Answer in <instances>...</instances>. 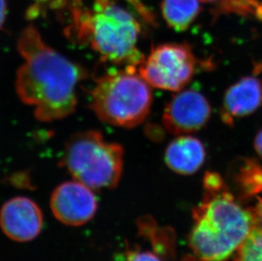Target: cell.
<instances>
[{
    "instance_id": "6da1fadb",
    "label": "cell",
    "mask_w": 262,
    "mask_h": 261,
    "mask_svg": "<svg viewBox=\"0 0 262 261\" xmlns=\"http://www.w3.org/2000/svg\"><path fill=\"white\" fill-rule=\"evenodd\" d=\"M24 63L18 70L15 89L20 100L33 108L41 121L64 118L75 111L77 86L84 71L45 44L39 32L29 27L18 41Z\"/></svg>"
},
{
    "instance_id": "7a4b0ae2",
    "label": "cell",
    "mask_w": 262,
    "mask_h": 261,
    "mask_svg": "<svg viewBox=\"0 0 262 261\" xmlns=\"http://www.w3.org/2000/svg\"><path fill=\"white\" fill-rule=\"evenodd\" d=\"M222 188L208 191L193 212L189 247L200 261L228 260L255 227L251 212Z\"/></svg>"
},
{
    "instance_id": "3957f363",
    "label": "cell",
    "mask_w": 262,
    "mask_h": 261,
    "mask_svg": "<svg viewBox=\"0 0 262 261\" xmlns=\"http://www.w3.org/2000/svg\"><path fill=\"white\" fill-rule=\"evenodd\" d=\"M74 32L105 61L126 68L144 59L137 46L139 23L113 0H95L90 9L76 11Z\"/></svg>"
},
{
    "instance_id": "277c9868",
    "label": "cell",
    "mask_w": 262,
    "mask_h": 261,
    "mask_svg": "<svg viewBox=\"0 0 262 261\" xmlns=\"http://www.w3.org/2000/svg\"><path fill=\"white\" fill-rule=\"evenodd\" d=\"M152 104L150 85L136 67H126L102 76L91 94V108L102 121L131 128L145 120Z\"/></svg>"
},
{
    "instance_id": "5b68a950",
    "label": "cell",
    "mask_w": 262,
    "mask_h": 261,
    "mask_svg": "<svg viewBox=\"0 0 262 261\" xmlns=\"http://www.w3.org/2000/svg\"><path fill=\"white\" fill-rule=\"evenodd\" d=\"M62 164L75 181L91 189H111L118 185L123 167V149L96 130L72 136Z\"/></svg>"
},
{
    "instance_id": "8992f818",
    "label": "cell",
    "mask_w": 262,
    "mask_h": 261,
    "mask_svg": "<svg viewBox=\"0 0 262 261\" xmlns=\"http://www.w3.org/2000/svg\"><path fill=\"white\" fill-rule=\"evenodd\" d=\"M196 59L189 46L166 44L154 48L139 66V74L151 86L178 92L194 75Z\"/></svg>"
},
{
    "instance_id": "52a82bcc",
    "label": "cell",
    "mask_w": 262,
    "mask_h": 261,
    "mask_svg": "<svg viewBox=\"0 0 262 261\" xmlns=\"http://www.w3.org/2000/svg\"><path fill=\"white\" fill-rule=\"evenodd\" d=\"M92 190L77 181L59 185L50 199L55 218L71 227H80L90 222L98 209L97 199Z\"/></svg>"
},
{
    "instance_id": "ba28073f",
    "label": "cell",
    "mask_w": 262,
    "mask_h": 261,
    "mask_svg": "<svg viewBox=\"0 0 262 261\" xmlns=\"http://www.w3.org/2000/svg\"><path fill=\"white\" fill-rule=\"evenodd\" d=\"M211 108L200 92L188 89L177 94L164 111V126L174 135H183L201 130L210 117Z\"/></svg>"
},
{
    "instance_id": "9c48e42d",
    "label": "cell",
    "mask_w": 262,
    "mask_h": 261,
    "mask_svg": "<svg viewBox=\"0 0 262 261\" xmlns=\"http://www.w3.org/2000/svg\"><path fill=\"white\" fill-rule=\"evenodd\" d=\"M42 225V210L29 198H13L0 209L1 229L14 241H32L39 235Z\"/></svg>"
},
{
    "instance_id": "30bf717a",
    "label": "cell",
    "mask_w": 262,
    "mask_h": 261,
    "mask_svg": "<svg viewBox=\"0 0 262 261\" xmlns=\"http://www.w3.org/2000/svg\"><path fill=\"white\" fill-rule=\"evenodd\" d=\"M262 103V83L258 78L246 77L226 92L223 100V121L232 124L233 118L244 117L256 111Z\"/></svg>"
},
{
    "instance_id": "8fae6325",
    "label": "cell",
    "mask_w": 262,
    "mask_h": 261,
    "mask_svg": "<svg viewBox=\"0 0 262 261\" xmlns=\"http://www.w3.org/2000/svg\"><path fill=\"white\" fill-rule=\"evenodd\" d=\"M205 160L203 143L190 136H180L174 139L165 153L166 165L182 175H190L202 166Z\"/></svg>"
},
{
    "instance_id": "7c38bea8",
    "label": "cell",
    "mask_w": 262,
    "mask_h": 261,
    "mask_svg": "<svg viewBox=\"0 0 262 261\" xmlns=\"http://www.w3.org/2000/svg\"><path fill=\"white\" fill-rule=\"evenodd\" d=\"M242 197L249 203L255 227H262V166L255 160H245L237 175Z\"/></svg>"
},
{
    "instance_id": "4fadbf2b",
    "label": "cell",
    "mask_w": 262,
    "mask_h": 261,
    "mask_svg": "<svg viewBox=\"0 0 262 261\" xmlns=\"http://www.w3.org/2000/svg\"><path fill=\"white\" fill-rule=\"evenodd\" d=\"M161 10L169 27L177 32L185 31L201 10L200 0H163Z\"/></svg>"
},
{
    "instance_id": "5bb4252c",
    "label": "cell",
    "mask_w": 262,
    "mask_h": 261,
    "mask_svg": "<svg viewBox=\"0 0 262 261\" xmlns=\"http://www.w3.org/2000/svg\"><path fill=\"white\" fill-rule=\"evenodd\" d=\"M236 261H262V227H255L237 251Z\"/></svg>"
},
{
    "instance_id": "9a60e30c",
    "label": "cell",
    "mask_w": 262,
    "mask_h": 261,
    "mask_svg": "<svg viewBox=\"0 0 262 261\" xmlns=\"http://www.w3.org/2000/svg\"><path fill=\"white\" fill-rule=\"evenodd\" d=\"M121 261H161L160 257L152 252L128 249L121 255Z\"/></svg>"
},
{
    "instance_id": "2e32d148",
    "label": "cell",
    "mask_w": 262,
    "mask_h": 261,
    "mask_svg": "<svg viewBox=\"0 0 262 261\" xmlns=\"http://www.w3.org/2000/svg\"><path fill=\"white\" fill-rule=\"evenodd\" d=\"M255 148L258 156L262 159V129L257 133L255 139Z\"/></svg>"
},
{
    "instance_id": "e0dca14e",
    "label": "cell",
    "mask_w": 262,
    "mask_h": 261,
    "mask_svg": "<svg viewBox=\"0 0 262 261\" xmlns=\"http://www.w3.org/2000/svg\"><path fill=\"white\" fill-rule=\"evenodd\" d=\"M7 13V5L6 0H0V28L5 23V17Z\"/></svg>"
},
{
    "instance_id": "ac0fdd59",
    "label": "cell",
    "mask_w": 262,
    "mask_h": 261,
    "mask_svg": "<svg viewBox=\"0 0 262 261\" xmlns=\"http://www.w3.org/2000/svg\"><path fill=\"white\" fill-rule=\"evenodd\" d=\"M202 2H214V1H216V0H201Z\"/></svg>"
}]
</instances>
